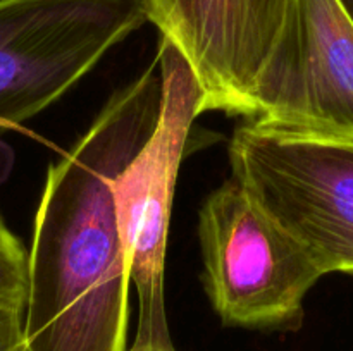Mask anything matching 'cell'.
I'll return each instance as SVG.
<instances>
[{
    "mask_svg": "<svg viewBox=\"0 0 353 351\" xmlns=\"http://www.w3.org/2000/svg\"><path fill=\"white\" fill-rule=\"evenodd\" d=\"M247 119L286 136L353 143V19L343 0H299Z\"/></svg>",
    "mask_w": 353,
    "mask_h": 351,
    "instance_id": "cell-5",
    "label": "cell"
},
{
    "mask_svg": "<svg viewBox=\"0 0 353 351\" xmlns=\"http://www.w3.org/2000/svg\"><path fill=\"white\" fill-rule=\"evenodd\" d=\"M203 286L228 326L290 329L323 277L305 248L231 178L199 217Z\"/></svg>",
    "mask_w": 353,
    "mask_h": 351,
    "instance_id": "cell-3",
    "label": "cell"
},
{
    "mask_svg": "<svg viewBox=\"0 0 353 351\" xmlns=\"http://www.w3.org/2000/svg\"><path fill=\"white\" fill-rule=\"evenodd\" d=\"M130 351H176L174 348L172 350H157V348H131Z\"/></svg>",
    "mask_w": 353,
    "mask_h": 351,
    "instance_id": "cell-10",
    "label": "cell"
},
{
    "mask_svg": "<svg viewBox=\"0 0 353 351\" xmlns=\"http://www.w3.org/2000/svg\"><path fill=\"white\" fill-rule=\"evenodd\" d=\"M28 288V251L0 215V305L24 308Z\"/></svg>",
    "mask_w": 353,
    "mask_h": 351,
    "instance_id": "cell-7",
    "label": "cell"
},
{
    "mask_svg": "<svg viewBox=\"0 0 353 351\" xmlns=\"http://www.w3.org/2000/svg\"><path fill=\"white\" fill-rule=\"evenodd\" d=\"M21 319H23V308L0 305V334L21 326Z\"/></svg>",
    "mask_w": 353,
    "mask_h": 351,
    "instance_id": "cell-8",
    "label": "cell"
},
{
    "mask_svg": "<svg viewBox=\"0 0 353 351\" xmlns=\"http://www.w3.org/2000/svg\"><path fill=\"white\" fill-rule=\"evenodd\" d=\"M299 0H148V21L186 58L205 110L248 117Z\"/></svg>",
    "mask_w": 353,
    "mask_h": 351,
    "instance_id": "cell-6",
    "label": "cell"
},
{
    "mask_svg": "<svg viewBox=\"0 0 353 351\" xmlns=\"http://www.w3.org/2000/svg\"><path fill=\"white\" fill-rule=\"evenodd\" d=\"M161 107L150 136L112 184L130 284L138 299L134 348L172 350L165 317L164 270L179 165L193 120L205 112L195 72L178 48L161 38L157 52Z\"/></svg>",
    "mask_w": 353,
    "mask_h": 351,
    "instance_id": "cell-2",
    "label": "cell"
},
{
    "mask_svg": "<svg viewBox=\"0 0 353 351\" xmlns=\"http://www.w3.org/2000/svg\"><path fill=\"white\" fill-rule=\"evenodd\" d=\"M230 164L321 274H353V143L286 136L247 120L231 138Z\"/></svg>",
    "mask_w": 353,
    "mask_h": 351,
    "instance_id": "cell-4",
    "label": "cell"
},
{
    "mask_svg": "<svg viewBox=\"0 0 353 351\" xmlns=\"http://www.w3.org/2000/svg\"><path fill=\"white\" fill-rule=\"evenodd\" d=\"M343 2H345V6H347L348 12H350V16H352V19H353V0H343Z\"/></svg>",
    "mask_w": 353,
    "mask_h": 351,
    "instance_id": "cell-11",
    "label": "cell"
},
{
    "mask_svg": "<svg viewBox=\"0 0 353 351\" xmlns=\"http://www.w3.org/2000/svg\"><path fill=\"white\" fill-rule=\"evenodd\" d=\"M0 351H28L21 339V326L0 334Z\"/></svg>",
    "mask_w": 353,
    "mask_h": 351,
    "instance_id": "cell-9",
    "label": "cell"
},
{
    "mask_svg": "<svg viewBox=\"0 0 353 351\" xmlns=\"http://www.w3.org/2000/svg\"><path fill=\"white\" fill-rule=\"evenodd\" d=\"M159 107L155 62L112 93L48 167L28 251L21 319L28 351H126L131 284L112 184L150 136Z\"/></svg>",
    "mask_w": 353,
    "mask_h": 351,
    "instance_id": "cell-1",
    "label": "cell"
}]
</instances>
